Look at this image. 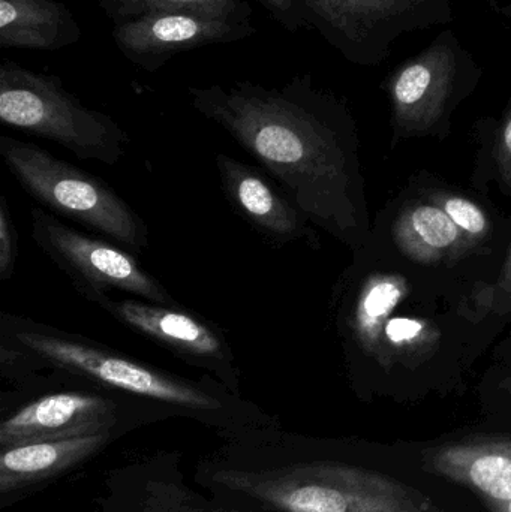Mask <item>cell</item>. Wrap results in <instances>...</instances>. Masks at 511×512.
<instances>
[{"label": "cell", "instance_id": "cell-17", "mask_svg": "<svg viewBox=\"0 0 511 512\" xmlns=\"http://www.w3.org/2000/svg\"><path fill=\"white\" fill-rule=\"evenodd\" d=\"M80 24L60 0H0V48L59 51L80 41Z\"/></svg>", "mask_w": 511, "mask_h": 512}, {"label": "cell", "instance_id": "cell-20", "mask_svg": "<svg viewBox=\"0 0 511 512\" xmlns=\"http://www.w3.org/2000/svg\"><path fill=\"white\" fill-rule=\"evenodd\" d=\"M18 259V233L5 195H0V280L8 282Z\"/></svg>", "mask_w": 511, "mask_h": 512}, {"label": "cell", "instance_id": "cell-14", "mask_svg": "<svg viewBox=\"0 0 511 512\" xmlns=\"http://www.w3.org/2000/svg\"><path fill=\"white\" fill-rule=\"evenodd\" d=\"M215 162L225 200L264 242L284 248L303 240L318 248V237L309 227L308 216L260 165L228 155H216Z\"/></svg>", "mask_w": 511, "mask_h": 512}, {"label": "cell", "instance_id": "cell-7", "mask_svg": "<svg viewBox=\"0 0 511 512\" xmlns=\"http://www.w3.org/2000/svg\"><path fill=\"white\" fill-rule=\"evenodd\" d=\"M483 71L455 30L444 29L383 81L396 138L443 137L453 113L470 98Z\"/></svg>", "mask_w": 511, "mask_h": 512}, {"label": "cell", "instance_id": "cell-23", "mask_svg": "<svg viewBox=\"0 0 511 512\" xmlns=\"http://www.w3.org/2000/svg\"><path fill=\"white\" fill-rule=\"evenodd\" d=\"M489 294H491L492 301H494L495 312H497L498 306L511 294V240L509 251H507L506 258H504L494 282L491 283Z\"/></svg>", "mask_w": 511, "mask_h": 512}, {"label": "cell", "instance_id": "cell-15", "mask_svg": "<svg viewBox=\"0 0 511 512\" xmlns=\"http://www.w3.org/2000/svg\"><path fill=\"white\" fill-rule=\"evenodd\" d=\"M119 436L113 433L30 442L0 448V508L59 480L98 456Z\"/></svg>", "mask_w": 511, "mask_h": 512}, {"label": "cell", "instance_id": "cell-16", "mask_svg": "<svg viewBox=\"0 0 511 512\" xmlns=\"http://www.w3.org/2000/svg\"><path fill=\"white\" fill-rule=\"evenodd\" d=\"M426 469L479 493L486 502L511 501V439L471 438L425 454Z\"/></svg>", "mask_w": 511, "mask_h": 512}, {"label": "cell", "instance_id": "cell-25", "mask_svg": "<svg viewBox=\"0 0 511 512\" xmlns=\"http://www.w3.org/2000/svg\"><path fill=\"white\" fill-rule=\"evenodd\" d=\"M497 312L498 315L504 319H507L509 316H511V294L506 298V300L503 301V303L500 304V306H498Z\"/></svg>", "mask_w": 511, "mask_h": 512}, {"label": "cell", "instance_id": "cell-6", "mask_svg": "<svg viewBox=\"0 0 511 512\" xmlns=\"http://www.w3.org/2000/svg\"><path fill=\"white\" fill-rule=\"evenodd\" d=\"M0 120L9 128L54 141L80 161L119 164L131 143L113 117L81 104L59 77L11 60L0 65Z\"/></svg>", "mask_w": 511, "mask_h": 512}, {"label": "cell", "instance_id": "cell-11", "mask_svg": "<svg viewBox=\"0 0 511 512\" xmlns=\"http://www.w3.org/2000/svg\"><path fill=\"white\" fill-rule=\"evenodd\" d=\"M96 306L140 336L218 379L231 393L242 396V376L224 331L180 306H161L140 298L104 297Z\"/></svg>", "mask_w": 511, "mask_h": 512}, {"label": "cell", "instance_id": "cell-1", "mask_svg": "<svg viewBox=\"0 0 511 512\" xmlns=\"http://www.w3.org/2000/svg\"><path fill=\"white\" fill-rule=\"evenodd\" d=\"M491 283L411 264L372 234L330 303L351 379L417 388L461 378L506 321L495 312Z\"/></svg>", "mask_w": 511, "mask_h": 512}, {"label": "cell", "instance_id": "cell-26", "mask_svg": "<svg viewBox=\"0 0 511 512\" xmlns=\"http://www.w3.org/2000/svg\"><path fill=\"white\" fill-rule=\"evenodd\" d=\"M497 9L504 18L511 21V2L506 3V5H500Z\"/></svg>", "mask_w": 511, "mask_h": 512}, {"label": "cell", "instance_id": "cell-24", "mask_svg": "<svg viewBox=\"0 0 511 512\" xmlns=\"http://www.w3.org/2000/svg\"><path fill=\"white\" fill-rule=\"evenodd\" d=\"M491 512H511V501L486 502Z\"/></svg>", "mask_w": 511, "mask_h": 512}, {"label": "cell", "instance_id": "cell-2", "mask_svg": "<svg viewBox=\"0 0 511 512\" xmlns=\"http://www.w3.org/2000/svg\"><path fill=\"white\" fill-rule=\"evenodd\" d=\"M188 96L192 108L254 158L311 224L354 251L371 240L356 120L311 74L273 87L252 81L192 86Z\"/></svg>", "mask_w": 511, "mask_h": 512}, {"label": "cell", "instance_id": "cell-3", "mask_svg": "<svg viewBox=\"0 0 511 512\" xmlns=\"http://www.w3.org/2000/svg\"><path fill=\"white\" fill-rule=\"evenodd\" d=\"M338 454L276 424L222 438L198 460L194 483L222 504L264 512H441L420 490Z\"/></svg>", "mask_w": 511, "mask_h": 512}, {"label": "cell", "instance_id": "cell-18", "mask_svg": "<svg viewBox=\"0 0 511 512\" xmlns=\"http://www.w3.org/2000/svg\"><path fill=\"white\" fill-rule=\"evenodd\" d=\"M98 3L113 26L162 11L203 12L242 23H252L254 17V9L246 0H98Z\"/></svg>", "mask_w": 511, "mask_h": 512}, {"label": "cell", "instance_id": "cell-8", "mask_svg": "<svg viewBox=\"0 0 511 512\" xmlns=\"http://www.w3.org/2000/svg\"><path fill=\"white\" fill-rule=\"evenodd\" d=\"M164 418L173 417L164 409L114 391L89 387L48 391L3 409L0 448L101 433L120 438Z\"/></svg>", "mask_w": 511, "mask_h": 512}, {"label": "cell", "instance_id": "cell-12", "mask_svg": "<svg viewBox=\"0 0 511 512\" xmlns=\"http://www.w3.org/2000/svg\"><path fill=\"white\" fill-rule=\"evenodd\" d=\"M252 23L195 11H162L113 26L117 50L141 71L158 72L177 54L257 35Z\"/></svg>", "mask_w": 511, "mask_h": 512}, {"label": "cell", "instance_id": "cell-19", "mask_svg": "<svg viewBox=\"0 0 511 512\" xmlns=\"http://www.w3.org/2000/svg\"><path fill=\"white\" fill-rule=\"evenodd\" d=\"M420 194L444 210L458 225L459 230L485 255H492L497 248V222L488 209L468 195L452 191L447 186L426 185Z\"/></svg>", "mask_w": 511, "mask_h": 512}, {"label": "cell", "instance_id": "cell-13", "mask_svg": "<svg viewBox=\"0 0 511 512\" xmlns=\"http://www.w3.org/2000/svg\"><path fill=\"white\" fill-rule=\"evenodd\" d=\"M374 234L405 261L426 268L461 271L483 254L437 204L419 191L387 207Z\"/></svg>", "mask_w": 511, "mask_h": 512}, {"label": "cell", "instance_id": "cell-21", "mask_svg": "<svg viewBox=\"0 0 511 512\" xmlns=\"http://www.w3.org/2000/svg\"><path fill=\"white\" fill-rule=\"evenodd\" d=\"M492 152L497 165L498 180L511 194V99L498 123Z\"/></svg>", "mask_w": 511, "mask_h": 512}, {"label": "cell", "instance_id": "cell-5", "mask_svg": "<svg viewBox=\"0 0 511 512\" xmlns=\"http://www.w3.org/2000/svg\"><path fill=\"white\" fill-rule=\"evenodd\" d=\"M0 158L20 188L51 213L131 254L149 248L146 221L104 180L17 138L0 137Z\"/></svg>", "mask_w": 511, "mask_h": 512}, {"label": "cell", "instance_id": "cell-10", "mask_svg": "<svg viewBox=\"0 0 511 512\" xmlns=\"http://www.w3.org/2000/svg\"><path fill=\"white\" fill-rule=\"evenodd\" d=\"M30 225L35 245L90 303L120 291L149 303L180 306L134 254L116 243L80 233L41 207L30 210Z\"/></svg>", "mask_w": 511, "mask_h": 512}, {"label": "cell", "instance_id": "cell-4", "mask_svg": "<svg viewBox=\"0 0 511 512\" xmlns=\"http://www.w3.org/2000/svg\"><path fill=\"white\" fill-rule=\"evenodd\" d=\"M0 375L18 388L39 379L125 394L197 421L219 439L279 424L212 376L183 378L27 316L0 318Z\"/></svg>", "mask_w": 511, "mask_h": 512}, {"label": "cell", "instance_id": "cell-9", "mask_svg": "<svg viewBox=\"0 0 511 512\" xmlns=\"http://www.w3.org/2000/svg\"><path fill=\"white\" fill-rule=\"evenodd\" d=\"M308 27L359 66L386 62L408 33L455 20L452 0H297Z\"/></svg>", "mask_w": 511, "mask_h": 512}, {"label": "cell", "instance_id": "cell-22", "mask_svg": "<svg viewBox=\"0 0 511 512\" xmlns=\"http://www.w3.org/2000/svg\"><path fill=\"white\" fill-rule=\"evenodd\" d=\"M255 2L260 3L264 11L288 32L297 33L308 29V23L303 17L297 0H255Z\"/></svg>", "mask_w": 511, "mask_h": 512}, {"label": "cell", "instance_id": "cell-27", "mask_svg": "<svg viewBox=\"0 0 511 512\" xmlns=\"http://www.w3.org/2000/svg\"><path fill=\"white\" fill-rule=\"evenodd\" d=\"M506 390L509 391L510 393V396H511V376L509 379H507V382H506Z\"/></svg>", "mask_w": 511, "mask_h": 512}]
</instances>
